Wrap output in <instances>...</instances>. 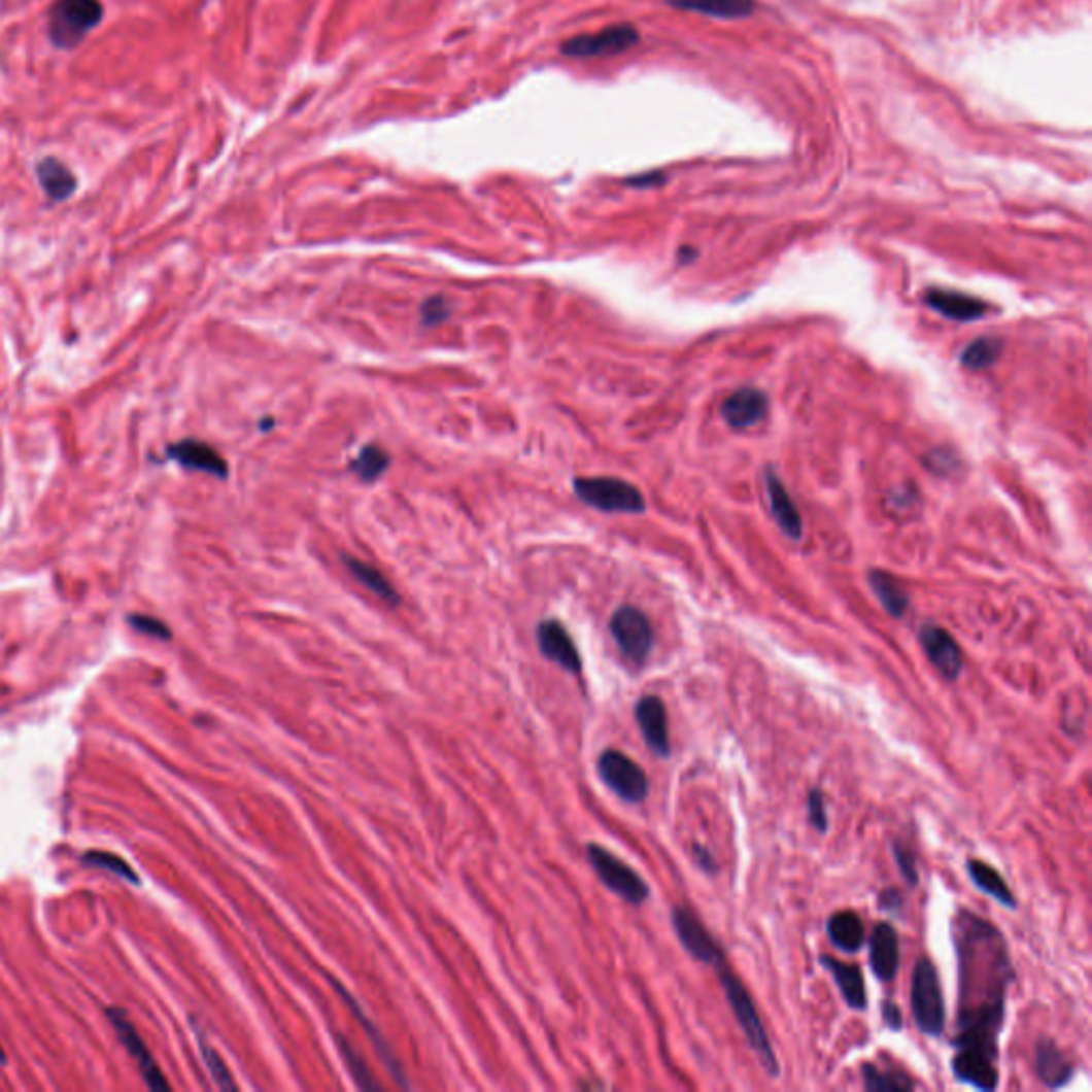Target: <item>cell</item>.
<instances>
[{
	"instance_id": "16",
	"label": "cell",
	"mask_w": 1092,
	"mask_h": 1092,
	"mask_svg": "<svg viewBox=\"0 0 1092 1092\" xmlns=\"http://www.w3.org/2000/svg\"><path fill=\"white\" fill-rule=\"evenodd\" d=\"M868 962L879 982H892L900 964V942L898 932L890 922H879L873 926L868 939Z\"/></svg>"
},
{
	"instance_id": "21",
	"label": "cell",
	"mask_w": 1092,
	"mask_h": 1092,
	"mask_svg": "<svg viewBox=\"0 0 1092 1092\" xmlns=\"http://www.w3.org/2000/svg\"><path fill=\"white\" fill-rule=\"evenodd\" d=\"M819 964H822L832 976L845 1003L852 1010L864 1012L868 1005V998H866V986H864V976H862L860 966L843 962L834 956H819Z\"/></svg>"
},
{
	"instance_id": "28",
	"label": "cell",
	"mask_w": 1092,
	"mask_h": 1092,
	"mask_svg": "<svg viewBox=\"0 0 1092 1092\" xmlns=\"http://www.w3.org/2000/svg\"><path fill=\"white\" fill-rule=\"evenodd\" d=\"M342 561H344L346 570L354 576V579L363 587H368L372 593H376L380 600H384L390 606H398L402 602V598L396 591V587L390 585V581L386 579V576L378 568H374V566H370L366 561H361L356 557H350V555H342Z\"/></svg>"
},
{
	"instance_id": "1",
	"label": "cell",
	"mask_w": 1092,
	"mask_h": 1092,
	"mask_svg": "<svg viewBox=\"0 0 1092 1092\" xmlns=\"http://www.w3.org/2000/svg\"><path fill=\"white\" fill-rule=\"evenodd\" d=\"M958 960V1016L952 1073L970 1088H998V1039L1005 1026L1014 966L996 926L958 909L952 924Z\"/></svg>"
},
{
	"instance_id": "32",
	"label": "cell",
	"mask_w": 1092,
	"mask_h": 1092,
	"mask_svg": "<svg viewBox=\"0 0 1092 1092\" xmlns=\"http://www.w3.org/2000/svg\"><path fill=\"white\" fill-rule=\"evenodd\" d=\"M338 1048H340V1052H342V1056L346 1060V1065H348L350 1076L354 1078L356 1086L363 1088V1090H380V1084L374 1080L366 1060H363L361 1054L340 1035H338Z\"/></svg>"
},
{
	"instance_id": "34",
	"label": "cell",
	"mask_w": 1092,
	"mask_h": 1092,
	"mask_svg": "<svg viewBox=\"0 0 1092 1092\" xmlns=\"http://www.w3.org/2000/svg\"><path fill=\"white\" fill-rule=\"evenodd\" d=\"M452 314V308L450 303L446 301V297L438 295V297H428L422 301L420 306V325L422 327H440L442 322H446Z\"/></svg>"
},
{
	"instance_id": "42",
	"label": "cell",
	"mask_w": 1092,
	"mask_h": 1092,
	"mask_svg": "<svg viewBox=\"0 0 1092 1092\" xmlns=\"http://www.w3.org/2000/svg\"><path fill=\"white\" fill-rule=\"evenodd\" d=\"M661 181H663V175L649 173V175H643V177L627 179V184L629 186H653V184H661Z\"/></svg>"
},
{
	"instance_id": "2",
	"label": "cell",
	"mask_w": 1092,
	"mask_h": 1092,
	"mask_svg": "<svg viewBox=\"0 0 1092 1092\" xmlns=\"http://www.w3.org/2000/svg\"><path fill=\"white\" fill-rule=\"evenodd\" d=\"M717 968H719V984H721L723 994L727 998V1005H730V1010H732V1014H735V1018H737V1022H739V1026L743 1030L747 1044L757 1054V1058H760L764 1071L771 1078H779V1073H781L779 1060H777V1054H775L773 1044L769 1039L766 1028L762 1024V1018L755 1010L751 994L747 992V988L743 986L739 976L732 974V970L725 966V962L721 966H717Z\"/></svg>"
},
{
	"instance_id": "20",
	"label": "cell",
	"mask_w": 1092,
	"mask_h": 1092,
	"mask_svg": "<svg viewBox=\"0 0 1092 1092\" xmlns=\"http://www.w3.org/2000/svg\"><path fill=\"white\" fill-rule=\"evenodd\" d=\"M1035 1073L1046 1088L1058 1090V1088H1065L1067 1084H1071L1076 1076V1067L1063 1054V1050H1060L1052 1039L1044 1037L1035 1044Z\"/></svg>"
},
{
	"instance_id": "39",
	"label": "cell",
	"mask_w": 1092,
	"mask_h": 1092,
	"mask_svg": "<svg viewBox=\"0 0 1092 1092\" xmlns=\"http://www.w3.org/2000/svg\"><path fill=\"white\" fill-rule=\"evenodd\" d=\"M691 856H693V862L697 864V868L705 871L707 875H717L719 873V864H717L715 856L709 852L705 845L693 843L691 845Z\"/></svg>"
},
{
	"instance_id": "35",
	"label": "cell",
	"mask_w": 1092,
	"mask_h": 1092,
	"mask_svg": "<svg viewBox=\"0 0 1092 1092\" xmlns=\"http://www.w3.org/2000/svg\"><path fill=\"white\" fill-rule=\"evenodd\" d=\"M890 849L894 854V862L902 875L905 882L909 884V888H916L918 882H920V875H918V866H916V856L912 854V849H909L907 845L898 843V841H892L890 843Z\"/></svg>"
},
{
	"instance_id": "38",
	"label": "cell",
	"mask_w": 1092,
	"mask_h": 1092,
	"mask_svg": "<svg viewBox=\"0 0 1092 1092\" xmlns=\"http://www.w3.org/2000/svg\"><path fill=\"white\" fill-rule=\"evenodd\" d=\"M129 621H131L133 627H137L139 632H143V634H147V636H155V639H163V641H169V639H171L169 627H167L163 621L155 619V617H147V615H131Z\"/></svg>"
},
{
	"instance_id": "24",
	"label": "cell",
	"mask_w": 1092,
	"mask_h": 1092,
	"mask_svg": "<svg viewBox=\"0 0 1092 1092\" xmlns=\"http://www.w3.org/2000/svg\"><path fill=\"white\" fill-rule=\"evenodd\" d=\"M333 986H336V988H338L340 996H342V998L346 1000V1005H348V1008L352 1010V1014L356 1016V1020H361V1026H363V1030H366V1033L370 1035V1039H372V1044H374L376 1052L380 1054V1058H382V1060H384V1063H386V1067H388V1071L393 1073V1078H396V1080H398V1084H402L404 1088H410V1084L406 1082V1076H404V1067H402V1063H400V1060H398V1056L390 1052V1048L386 1046V1042H384V1039H382V1035L378 1033V1028L374 1026V1022H372V1020H370V1018L366 1016V1012H363V1010H361V1005L356 1003V1000H354V998H352V996H350V994L346 992V988H342V986H340L338 982H333Z\"/></svg>"
},
{
	"instance_id": "11",
	"label": "cell",
	"mask_w": 1092,
	"mask_h": 1092,
	"mask_svg": "<svg viewBox=\"0 0 1092 1092\" xmlns=\"http://www.w3.org/2000/svg\"><path fill=\"white\" fill-rule=\"evenodd\" d=\"M920 645L934 666V671L946 681H956L962 673V651L950 632L939 625H924L920 629Z\"/></svg>"
},
{
	"instance_id": "5",
	"label": "cell",
	"mask_w": 1092,
	"mask_h": 1092,
	"mask_svg": "<svg viewBox=\"0 0 1092 1092\" xmlns=\"http://www.w3.org/2000/svg\"><path fill=\"white\" fill-rule=\"evenodd\" d=\"M101 18L99 0H56L49 9V37L58 47H75Z\"/></svg>"
},
{
	"instance_id": "36",
	"label": "cell",
	"mask_w": 1092,
	"mask_h": 1092,
	"mask_svg": "<svg viewBox=\"0 0 1092 1092\" xmlns=\"http://www.w3.org/2000/svg\"><path fill=\"white\" fill-rule=\"evenodd\" d=\"M807 817H809V824L817 830V832H826L828 830V811H826V798H824V792L819 790V787H813V790L809 792L807 796Z\"/></svg>"
},
{
	"instance_id": "19",
	"label": "cell",
	"mask_w": 1092,
	"mask_h": 1092,
	"mask_svg": "<svg viewBox=\"0 0 1092 1092\" xmlns=\"http://www.w3.org/2000/svg\"><path fill=\"white\" fill-rule=\"evenodd\" d=\"M764 484H766V498H769L771 514H773V519L777 521L779 530L785 536H790L792 540H800L803 538V517H800V512H798L792 496L787 493L781 478L771 468H766V472H764Z\"/></svg>"
},
{
	"instance_id": "10",
	"label": "cell",
	"mask_w": 1092,
	"mask_h": 1092,
	"mask_svg": "<svg viewBox=\"0 0 1092 1092\" xmlns=\"http://www.w3.org/2000/svg\"><path fill=\"white\" fill-rule=\"evenodd\" d=\"M641 35L632 24H615L593 35H581L561 43V54L572 58L615 56L639 43Z\"/></svg>"
},
{
	"instance_id": "40",
	"label": "cell",
	"mask_w": 1092,
	"mask_h": 1092,
	"mask_svg": "<svg viewBox=\"0 0 1092 1092\" xmlns=\"http://www.w3.org/2000/svg\"><path fill=\"white\" fill-rule=\"evenodd\" d=\"M879 909H882V912H886V914H890V916H898L900 909H902L900 892L894 890V888L884 890L882 894H879Z\"/></svg>"
},
{
	"instance_id": "9",
	"label": "cell",
	"mask_w": 1092,
	"mask_h": 1092,
	"mask_svg": "<svg viewBox=\"0 0 1092 1092\" xmlns=\"http://www.w3.org/2000/svg\"><path fill=\"white\" fill-rule=\"evenodd\" d=\"M673 928L679 936L681 946L697 962H705L711 966H721L725 962L721 946L715 942V936L707 930L703 920L697 918L689 907L677 905L673 909Z\"/></svg>"
},
{
	"instance_id": "8",
	"label": "cell",
	"mask_w": 1092,
	"mask_h": 1092,
	"mask_svg": "<svg viewBox=\"0 0 1092 1092\" xmlns=\"http://www.w3.org/2000/svg\"><path fill=\"white\" fill-rule=\"evenodd\" d=\"M600 779L625 803H643L649 796V779L632 757L617 749H606L598 757Z\"/></svg>"
},
{
	"instance_id": "4",
	"label": "cell",
	"mask_w": 1092,
	"mask_h": 1092,
	"mask_svg": "<svg viewBox=\"0 0 1092 1092\" xmlns=\"http://www.w3.org/2000/svg\"><path fill=\"white\" fill-rule=\"evenodd\" d=\"M572 489L583 504L602 512L636 514L645 510L643 493L632 482L613 476L574 478Z\"/></svg>"
},
{
	"instance_id": "22",
	"label": "cell",
	"mask_w": 1092,
	"mask_h": 1092,
	"mask_svg": "<svg viewBox=\"0 0 1092 1092\" xmlns=\"http://www.w3.org/2000/svg\"><path fill=\"white\" fill-rule=\"evenodd\" d=\"M826 932H828L830 944L843 954L860 952V948L864 946V939H866V930H864L860 916L856 912H849V909H845V912H837L828 918Z\"/></svg>"
},
{
	"instance_id": "43",
	"label": "cell",
	"mask_w": 1092,
	"mask_h": 1092,
	"mask_svg": "<svg viewBox=\"0 0 1092 1092\" xmlns=\"http://www.w3.org/2000/svg\"><path fill=\"white\" fill-rule=\"evenodd\" d=\"M0 1060H3V1050H0Z\"/></svg>"
},
{
	"instance_id": "23",
	"label": "cell",
	"mask_w": 1092,
	"mask_h": 1092,
	"mask_svg": "<svg viewBox=\"0 0 1092 1092\" xmlns=\"http://www.w3.org/2000/svg\"><path fill=\"white\" fill-rule=\"evenodd\" d=\"M966 873H968L970 882L978 886V890H982L984 894L994 898L1000 907H1005V909H1016L1018 907V900H1016L1014 892L1010 890L1008 882L990 864H986L982 860H976V858H968L966 860Z\"/></svg>"
},
{
	"instance_id": "6",
	"label": "cell",
	"mask_w": 1092,
	"mask_h": 1092,
	"mask_svg": "<svg viewBox=\"0 0 1092 1092\" xmlns=\"http://www.w3.org/2000/svg\"><path fill=\"white\" fill-rule=\"evenodd\" d=\"M587 860L591 862L600 882L621 896L629 905H643L649 898V886L645 879L636 873L632 866H627L623 860H619L609 849L589 843L587 845Z\"/></svg>"
},
{
	"instance_id": "18",
	"label": "cell",
	"mask_w": 1092,
	"mask_h": 1092,
	"mask_svg": "<svg viewBox=\"0 0 1092 1092\" xmlns=\"http://www.w3.org/2000/svg\"><path fill=\"white\" fill-rule=\"evenodd\" d=\"M924 301L934 312L944 314L946 318H952V320H960V322L980 320L990 310L988 303L978 297H970L958 291H946V288H928L924 295Z\"/></svg>"
},
{
	"instance_id": "13",
	"label": "cell",
	"mask_w": 1092,
	"mask_h": 1092,
	"mask_svg": "<svg viewBox=\"0 0 1092 1092\" xmlns=\"http://www.w3.org/2000/svg\"><path fill=\"white\" fill-rule=\"evenodd\" d=\"M107 1016H109V1020H111V1024H113V1028H115V1033H117L120 1042L125 1044V1048L129 1050V1054L137 1060V1067H139L143 1080L147 1082V1086H149V1088H155V1090H169V1088H171L169 1082L165 1080L163 1071H161L159 1065L155 1063V1058H151L149 1050L145 1048L143 1039H141L139 1033H137V1028L129 1022V1018H127L123 1012H120V1010H109Z\"/></svg>"
},
{
	"instance_id": "15",
	"label": "cell",
	"mask_w": 1092,
	"mask_h": 1092,
	"mask_svg": "<svg viewBox=\"0 0 1092 1092\" xmlns=\"http://www.w3.org/2000/svg\"><path fill=\"white\" fill-rule=\"evenodd\" d=\"M636 723H639L647 747L657 757L671 755V735H669V715L659 695H643L634 709Z\"/></svg>"
},
{
	"instance_id": "14",
	"label": "cell",
	"mask_w": 1092,
	"mask_h": 1092,
	"mask_svg": "<svg viewBox=\"0 0 1092 1092\" xmlns=\"http://www.w3.org/2000/svg\"><path fill=\"white\" fill-rule=\"evenodd\" d=\"M167 457L189 472H203V474L216 476V478L229 476V466L225 457H220L218 450L195 438H186V440L169 444Z\"/></svg>"
},
{
	"instance_id": "41",
	"label": "cell",
	"mask_w": 1092,
	"mask_h": 1092,
	"mask_svg": "<svg viewBox=\"0 0 1092 1092\" xmlns=\"http://www.w3.org/2000/svg\"><path fill=\"white\" fill-rule=\"evenodd\" d=\"M882 1018H884V1024L890 1028V1030H898L902 1028V1012L900 1008L894 1003V1000H884L882 1003Z\"/></svg>"
},
{
	"instance_id": "25",
	"label": "cell",
	"mask_w": 1092,
	"mask_h": 1092,
	"mask_svg": "<svg viewBox=\"0 0 1092 1092\" xmlns=\"http://www.w3.org/2000/svg\"><path fill=\"white\" fill-rule=\"evenodd\" d=\"M37 177L43 193L56 203L67 201L77 189V179L71 169L56 159H43L37 165Z\"/></svg>"
},
{
	"instance_id": "7",
	"label": "cell",
	"mask_w": 1092,
	"mask_h": 1092,
	"mask_svg": "<svg viewBox=\"0 0 1092 1092\" xmlns=\"http://www.w3.org/2000/svg\"><path fill=\"white\" fill-rule=\"evenodd\" d=\"M611 634L627 661L643 666L651 655L655 643L653 625L649 617L636 606H621L615 611L611 619Z\"/></svg>"
},
{
	"instance_id": "3",
	"label": "cell",
	"mask_w": 1092,
	"mask_h": 1092,
	"mask_svg": "<svg viewBox=\"0 0 1092 1092\" xmlns=\"http://www.w3.org/2000/svg\"><path fill=\"white\" fill-rule=\"evenodd\" d=\"M912 1014L928 1037H939L946 1028V1000L942 982H939L936 966L930 958L922 956L914 968L912 982Z\"/></svg>"
},
{
	"instance_id": "29",
	"label": "cell",
	"mask_w": 1092,
	"mask_h": 1092,
	"mask_svg": "<svg viewBox=\"0 0 1092 1092\" xmlns=\"http://www.w3.org/2000/svg\"><path fill=\"white\" fill-rule=\"evenodd\" d=\"M862 1082L868 1092H909L916 1088V1082L902 1071L879 1069L873 1063L862 1065Z\"/></svg>"
},
{
	"instance_id": "33",
	"label": "cell",
	"mask_w": 1092,
	"mask_h": 1092,
	"mask_svg": "<svg viewBox=\"0 0 1092 1092\" xmlns=\"http://www.w3.org/2000/svg\"><path fill=\"white\" fill-rule=\"evenodd\" d=\"M199 1048H201V1056H203V1063L205 1067L209 1069V1076L211 1080H214L218 1084V1088L223 1090H237V1084L229 1071V1067L225 1065V1060L220 1058V1054L211 1048L205 1039L199 1042Z\"/></svg>"
},
{
	"instance_id": "12",
	"label": "cell",
	"mask_w": 1092,
	"mask_h": 1092,
	"mask_svg": "<svg viewBox=\"0 0 1092 1092\" xmlns=\"http://www.w3.org/2000/svg\"><path fill=\"white\" fill-rule=\"evenodd\" d=\"M536 639H538L540 653L546 659L559 663L564 671L574 673V675H579L583 671L581 653L579 649H576L570 632L559 621L555 619L542 621L536 629Z\"/></svg>"
},
{
	"instance_id": "37",
	"label": "cell",
	"mask_w": 1092,
	"mask_h": 1092,
	"mask_svg": "<svg viewBox=\"0 0 1092 1092\" xmlns=\"http://www.w3.org/2000/svg\"><path fill=\"white\" fill-rule=\"evenodd\" d=\"M83 860L88 864H93V866H99V868H105V871H111V873H115L120 877H125V879H129V882H137V875L133 873V868L123 858H117L113 854L90 852Z\"/></svg>"
},
{
	"instance_id": "30",
	"label": "cell",
	"mask_w": 1092,
	"mask_h": 1092,
	"mask_svg": "<svg viewBox=\"0 0 1092 1092\" xmlns=\"http://www.w3.org/2000/svg\"><path fill=\"white\" fill-rule=\"evenodd\" d=\"M388 464H390V457H388V452H386V450H382V448L376 446V444H368V446H363V448L359 450V454H356V457L348 464V468H350V472L356 474L361 480L374 482V480H378V478L386 472Z\"/></svg>"
},
{
	"instance_id": "17",
	"label": "cell",
	"mask_w": 1092,
	"mask_h": 1092,
	"mask_svg": "<svg viewBox=\"0 0 1092 1092\" xmlns=\"http://www.w3.org/2000/svg\"><path fill=\"white\" fill-rule=\"evenodd\" d=\"M769 414V398L760 388H739L721 406V416L735 430H749Z\"/></svg>"
},
{
	"instance_id": "26",
	"label": "cell",
	"mask_w": 1092,
	"mask_h": 1092,
	"mask_svg": "<svg viewBox=\"0 0 1092 1092\" xmlns=\"http://www.w3.org/2000/svg\"><path fill=\"white\" fill-rule=\"evenodd\" d=\"M675 9L705 13L721 20H741L755 11L753 0H666Z\"/></svg>"
},
{
	"instance_id": "31",
	"label": "cell",
	"mask_w": 1092,
	"mask_h": 1092,
	"mask_svg": "<svg viewBox=\"0 0 1092 1092\" xmlns=\"http://www.w3.org/2000/svg\"><path fill=\"white\" fill-rule=\"evenodd\" d=\"M1003 352V340L998 338H980L974 344H968L960 356L962 366L966 370H986L994 366L996 359Z\"/></svg>"
},
{
	"instance_id": "27",
	"label": "cell",
	"mask_w": 1092,
	"mask_h": 1092,
	"mask_svg": "<svg viewBox=\"0 0 1092 1092\" xmlns=\"http://www.w3.org/2000/svg\"><path fill=\"white\" fill-rule=\"evenodd\" d=\"M868 583H871V589L875 591L879 604L884 606V611L890 617H894V619L905 617V613L909 609V595H907L905 587L894 579L892 574L882 572V570H873L868 574Z\"/></svg>"
}]
</instances>
